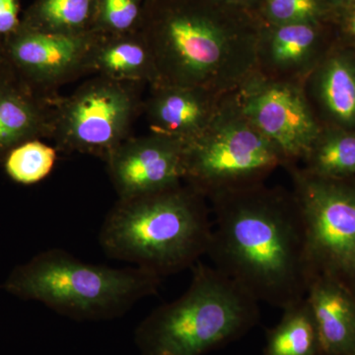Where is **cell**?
<instances>
[{
    "instance_id": "25",
    "label": "cell",
    "mask_w": 355,
    "mask_h": 355,
    "mask_svg": "<svg viewBox=\"0 0 355 355\" xmlns=\"http://www.w3.org/2000/svg\"><path fill=\"white\" fill-rule=\"evenodd\" d=\"M338 15L340 16V20L336 41L355 48V2Z\"/></svg>"
},
{
    "instance_id": "6",
    "label": "cell",
    "mask_w": 355,
    "mask_h": 355,
    "mask_svg": "<svg viewBox=\"0 0 355 355\" xmlns=\"http://www.w3.org/2000/svg\"><path fill=\"white\" fill-rule=\"evenodd\" d=\"M233 92V91H232ZM228 93L209 128L184 144V184L209 200L212 196L265 183L287 160L238 109Z\"/></svg>"
},
{
    "instance_id": "15",
    "label": "cell",
    "mask_w": 355,
    "mask_h": 355,
    "mask_svg": "<svg viewBox=\"0 0 355 355\" xmlns=\"http://www.w3.org/2000/svg\"><path fill=\"white\" fill-rule=\"evenodd\" d=\"M303 88L321 128L355 132V48L336 42Z\"/></svg>"
},
{
    "instance_id": "19",
    "label": "cell",
    "mask_w": 355,
    "mask_h": 355,
    "mask_svg": "<svg viewBox=\"0 0 355 355\" xmlns=\"http://www.w3.org/2000/svg\"><path fill=\"white\" fill-rule=\"evenodd\" d=\"M263 355H320L317 326L306 297L284 309L279 323L266 331Z\"/></svg>"
},
{
    "instance_id": "24",
    "label": "cell",
    "mask_w": 355,
    "mask_h": 355,
    "mask_svg": "<svg viewBox=\"0 0 355 355\" xmlns=\"http://www.w3.org/2000/svg\"><path fill=\"white\" fill-rule=\"evenodd\" d=\"M19 0H0V38L6 39L19 28Z\"/></svg>"
},
{
    "instance_id": "23",
    "label": "cell",
    "mask_w": 355,
    "mask_h": 355,
    "mask_svg": "<svg viewBox=\"0 0 355 355\" xmlns=\"http://www.w3.org/2000/svg\"><path fill=\"white\" fill-rule=\"evenodd\" d=\"M146 0H96L94 33L121 35L139 32Z\"/></svg>"
},
{
    "instance_id": "8",
    "label": "cell",
    "mask_w": 355,
    "mask_h": 355,
    "mask_svg": "<svg viewBox=\"0 0 355 355\" xmlns=\"http://www.w3.org/2000/svg\"><path fill=\"white\" fill-rule=\"evenodd\" d=\"M140 86L97 76L71 95L58 96L51 137L57 149L106 161L130 137L133 121L144 106Z\"/></svg>"
},
{
    "instance_id": "28",
    "label": "cell",
    "mask_w": 355,
    "mask_h": 355,
    "mask_svg": "<svg viewBox=\"0 0 355 355\" xmlns=\"http://www.w3.org/2000/svg\"><path fill=\"white\" fill-rule=\"evenodd\" d=\"M2 39L0 38V58H1Z\"/></svg>"
},
{
    "instance_id": "1",
    "label": "cell",
    "mask_w": 355,
    "mask_h": 355,
    "mask_svg": "<svg viewBox=\"0 0 355 355\" xmlns=\"http://www.w3.org/2000/svg\"><path fill=\"white\" fill-rule=\"evenodd\" d=\"M214 214L207 256L259 303L286 309L313 279L304 222L293 191L254 184L209 198Z\"/></svg>"
},
{
    "instance_id": "13",
    "label": "cell",
    "mask_w": 355,
    "mask_h": 355,
    "mask_svg": "<svg viewBox=\"0 0 355 355\" xmlns=\"http://www.w3.org/2000/svg\"><path fill=\"white\" fill-rule=\"evenodd\" d=\"M57 97L33 88L0 58V161L20 144L51 137Z\"/></svg>"
},
{
    "instance_id": "12",
    "label": "cell",
    "mask_w": 355,
    "mask_h": 355,
    "mask_svg": "<svg viewBox=\"0 0 355 355\" xmlns=\"http://www.w3.org/2000/svg\"><path fill=\"white\" fill-rule=\"evenodd\" d=\"M336 42L324 32V23H261L254 71L272 80L303 83Z\"/></svg>"
},
{
    "instance_id": "3",
    "label": "cell",
    "mask_w": 355,
    "mask_h": 355,
    "mask_svg": "<svg viewBox=\"0 0 355 355\" xmlns=\"http://www.w3.org/2000/svg\"><path fill=\"white\" fill-rule=\"evenodd\" d=\"M207 200L184 183L119 200L100 230L103 251L161 279L191 268L207 254L211 239Z\"/></svg>"
},
{
    "instance_id": "27",
    "label": "cell",
    "mask_w": 355,
    "mask_h": 355,
    "mask_svg": "<svg viewBox=\"0 0 355 355\" xmlns=\"http://www.w3.org/2000/svg\"><path fill=\"white\" fill-rule=\"evenodd\" d=\"M331 10L336 11V14L342 12L345 8L354 3L355 0H327Z\"/></svg>"
},
{
    "instance_id": "14",
    "label": "cell",
    "mask_w": 355,
    "mask_h": 355,
    "mask_svg": "<svg viewBox=\"0 0 355 355\" xmlns=\"http://www.w3.org/2000/svg\"><path fill=\"white\" fill-rule=\"evenodd\" d=\"M144 101L150 132L187 144L210 125L227 94L203 87L155 85Z\"/></svg>"
},
{
    "instance_id": "10",
    "label": "cell",
    "mask_w": 355,
    "mask_h": 355,
    "mask_svg": "<svg viewBox=\"0 0 355 355\" xmlns=\"http://www.w3.org/2000/svg\"><path fill=\"white\" fill-rule=\"evenodd\" d=\"M96 33L51 34L19 28L2 41L1 57L33 88L53 94L58 86L89 73Z\"/></svg>"
},
{
    "instance_id": "26",
    "label": "cell",
    "mask_w": 355,
    "mask_h": 355,
    "mask_svg": "<svg viewBox=\"0 0 355 355\" xmlns=\"http://www.w3.org/2000/svg\"><path fill=\"white\" fill-rule=\"evenodd\" d=\"M219 1L225 2V3L231 4V6L250 10L252 8H258L261 0H219Z\"/></svg>"
},
{
    "instance_id": "16",
    "label": "cell",
    "mask_w": 355,
    "mask_h": 355,
    "mask_svg": "<svg viewBox=\"0 0 355 355\" xmlns=\"http://www.w3.org/2000/svg\"><path fill=\"white\" fill-rule=\"evenodd\" d=\"M306 299L316 323L320 355H355V291L340 280L316 275Z\"/></svg>"
},
{
    "instance_id": "4",
    "label": "cell",
    "mask_w": 355,
    "mask_h": 355,
    "mask_svg": "<svg viewBox=\"0 0 355 355\" xmlns=\"http://www.w3.org/2000/svg\"><path fill=\"white\" fill-rule=\"evenodd\" d=\"M161 277L139 266L93 265L62 249H50L15 266L2 289L80 322L109 321L157 294Z\"/></svg>"
},
{
    "instance_id": "18",
    "label": "cell",
    "mask_w": 355,
    "mask_h": 355,
    "mask_svg": "<svg viewBox=\"0 0 355 355\" xmlns=\"http://www.w3.org/2000/svg\"><path fill=\"white\" fill-rule=\"evenodd\" d=\"M96 0H35L21 23L51 34L86 35L94 32Z\"/></svg>"
},
{
    "instance_id": "17",
    "label": "cell",
    "mask_w": 355,
    "mask_h": 355,
    "mask_svg": "<svg viewBox=\"0 0 355 355\" xmlns=\"http://www.w3.org/2000/svg\"><path fill=\"white\" fill-rule=\"evenodd\" d=\"M120 83L156 85L157 71L150 49L139 32L121 35L96 33L89 73Z\"/></svg>"
},
{
    "instance_id": "2",
    "label": "cell",
    "mask_w": 355,
    "mask_h": 355,
    "mask_svg": "<svg viewBox=\"0 0 355 355\" xmlns=\"http://www.w3.org/2000/svg\"><path fill=\"white\" fill-rule=\"evenodd\" d=\"M260 29L249 10L219 0H146L139 32L153 53L156 85L228 94L256 69Z\"/></svg>"
},
{
    "instance_id": "5",
    "label": "cell",
    "mask_w": 355,
    "mask_h": 355,
    "mask_svg": "<svg viewBox=\"0 0 355 355\" xmlns=\"http://www.w3.org/2000/svg\"><path fill=\"white\" fill-rule=\"evenodd\" d=\"M189 288L140 322V355H205L239 340L260 321L256 299L214 266L198 261Z\"/></svg>"
},
{
    "instance_id": "21",
    "label": "cell",
    "mask_w": 355,
    "mask_h": 355,
    "mask_svg": "<svg viewBox=\"0 0 355 355\" xmlns=\"http://www.w3.org/2000/svg\"><path fill=\"white\" fill-rule=\"evenodd\" d=\"M57 148L41 139L25 142L12 149L4 158L6 174L16 183L34 184L43 181L53 171Z\"/></svg>"
},
{
    "instance_id": "22",
    "label": "cell",
    "mask_w": 355,
    "mask_h": 355,
    "mask_svg": "<svg viewBox=\"0 0 355 355\" xmlns=\"http://www.w3.org/2000/svg\"><path fill=\"white\" fill-rule=\"evenodd\" d=\"M259 20L263 24L326 23L331 8L327 0H261Z\"/></svg>"
},
{
    "instance_id": "9",
    "label": "cell",
    "mask_w": 355,
    "mask_h": 355,
    "mask_svg": "<svg viewBox=\"0 0 355 355\" xmlns=\"http://www.w3.org/2000/svg\"><path fill=\"white\" fill-rule=\"evenodd\" d=\"M232 94L243 116L279 147L286 167L304 159L322 128L303 83L272 80L254 71Z\"/></svg>"
},
{
    "instance_id": "20",
    "label": "cell",
    "mask_w": 355,
    "mask_h": 355,
    "mask_svg": "<svg viewBox=\"0 0 355 355\" xmlns=\"http://www.w3.org/2000/svg\"><path fill=\"white\" fill-rule=\"evenodd\" d=\"M302 169L324 178L355 177V132L322 128L302 161Z\"/></svg>"
},
{
    "instance_id": "11",
    "label": "cell",
    "mask_w": 355,
    "mask_h": 355,
    "mask_svg": "<svg viewBox=\"0 0 355 355\" xmlns=\"http://www.w3.org/2000/svg\"><path fill=\"white\" fill-rule=\"evenodd\" d=\"M184 150L181 141L158 133L128 137L106 160L119 200L184 183Z\"/></svg>"
},
{
    "instance_id": "7",
    "label": "cell",
    "mask_w": 355,
    "mask_h": 355,
    "mask_svg": "<svg viewBox=\"0 0 355 355\" xmlns=\"http://www.w3.org/2000/svg\"><path fill=\"white\" fill-rule=\"evenodd\" d=\"M286 169L302 214L313 275L334 277L355 291V177H319L297 164Z\"/></svg>"
}]
</instances>
